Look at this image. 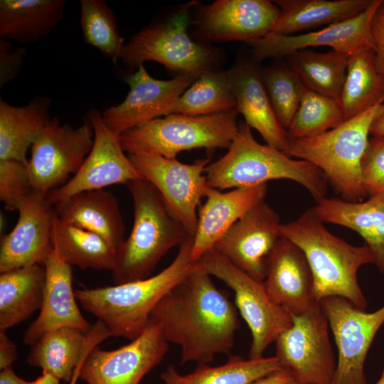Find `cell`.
<instances>
[{
  "label": "cell",
  "instance_id": "cell-1",
  "mask_svg": "<svg viewBox=\"0 0 384 384\" xmlns=\"http://www.w3.org/2000/svg\"><path fill=\"white\" fill-rule=\"evenodd\" d=\"M197 262L196 268L152 310L149 322L159 326L167 342L180 346L181 364L211 363L230 355L240 321L236 306Z\"/></svg>",
  "mask_w": 384,
  "mask_h": 384
},
{
  "label": "cell",
  "instance_id": "cell-2",
  "mask_svg": "<svg viewBox=\"0 0 384 384\" xmlns=\"http://www.w3.org/2000/svg\"><path fill=\"white\" fill-rule=\"evenodd\" d=\"M193 239L186 240L173 261L158 274L113 286L76 289V299L107 327L111 336L134 340L149 325L159 301L196 268Z\"/></svg>",
  "mask_w": 384,
  "mask_h": 384
},
{
  "label": "cell",
  "instance_id": "cell-3",
  "mask_svg": "<svg viewBox=\"0 0 384 384\" xmlns=\"http://www.w3.org/2000/svg\"><path fill=\"white\" fill-rule=\"evenodd\" d=\"M279 235L304 252L312 272L318 302L327 297H340L366 310L367 302L358 281V272L362 266L374 263L368 246H354L333 235L314 207L296 220L281 223Z\"/></svg>",
  "mask_w": 384,
  "mask_h": 384
},
{
  "label": "cell",
  "instance_id": "cell-4",
  "mask_svg": "<svg viewBox=\"0 0 384 384\" xmlns=\"http://www.w3.org/2000/svg\"><path fill=\"white\" fill-rule=\"evenodd\" d=\"M205 174L210 188L220 191L255 186L272 180H291L306 189L316 201L326 197L328 188L326 178L316 166L260 144L245 122L239 123L228 151L209 163Z\"/></svg>",
  "mask_w": 384,
  "mask_h": 384
},
{
  "label": "cell",
  "instance_id": "cell-5",
  "mask_svg": "<svg viewBox=\"0 0 384 384\" xmlns=\"http://www.w3.org/2000/svg\"><path fill=\"white\" fill-rule=\"evenodd\" d=\"M126 185L133 201L134 221L129 237L117 252L111 271L116 284L150 277L170 250L193 237L149 181L138 178Z\"/></svg>",
  "mask_w": 384,
  "mask_h": 384
},
{
  "label": "cell",
  "instance_id": "cell-6",
  "mask_svg": "<svg viewBox=\"0 0 384 384\" xmlns=\"http://www.w3.org/2000/svg\"><path fill=\"white\" fill-rule=\"evenodd\" d=\"M195 1L178 6L167 16L146 26L125 43L119 60L134 73L144 62L162 64L176 76L198 79L221 68L223 54L211 44L195 40L189 32Z\"/></svg>",
  "mask_w": 384,
  "mask_h": 384
},
{
  "label": "cell",
  "instance_id": "cell-7",
  "mask_svg": "<svg viewBox=\"0 0 384 384\" xmlns=\"http://www.w3.org/2000/svg\"><path fill=\"white\" fill-rule=\"evenodd\" d=\"M380 105L320 135L304 139L287 137L285 154L316 166L343 200L363 201L367 193L363 183L361 163L370 126Z\"/></svg>",
  "mask_w": 384,
  "mask_h": 384
},
{
  "label": "cell",
  "instance_id": "cell-8",
  "mask_svg": "<svg viewBox=\"0 0 384 384\" xmlns=\"http://www.w3.org/2000/svg\"><path fill=\"white\" fill-rule=\"evenodd\" d=\"M238 114L236 110L202 116L171 114L118 137L128 154L148 152L176 159L178 153L193 149H228L238 132Z\"/></svg>",
  "mask_w": 384,
  "mask_h": 384
},
{
  "label": "cell",
  "instance_id": "cell-9",
  "mask_svg": "<svg viewBox=\"0 0 384 384\" xmlns=\"http://www.w3.org/2000/svg\"><path fill=\"white\" fill-rule=\"evenodd\" d=\"M197 262L233 291L236 308L252 334L248 358L263 357L268 346L291 326L292 316L271 298L263 281L252 277L215 250Z\"/></svg>",
  "mask_w": 384,
  "mask_h": 384
},
{
  "label": "cell",
  "instance_id": "cell-10",
  "mask_svg": "<svg viewBox=\"0 0 384 384\" xmlns=\"http://www.w3.org/2000/svg\"><path fill=\"white\" fill-rule=\"evenodd\" d=\"M128 156L141 177L156 188L172 213L193 237L201 198L211 188L205 174L209 159L184 164L154 153L137 152Z\"/></svg>",
  "mask_w": 384,
  "mask_h": 384
},
{
  "label": "cell",
  "instance_id": "cell-11",
  "mask_svg": "<svg viewBox=\"0 0 384 384\" xmlns=\"http://www.w3.org/2000/svg\"><path fill=\"white\" fill-rule=\"evenodd\" d=\"M327 318L319 303L292 316L291 326L275 343V357L305 384H330L336 361L331 344Z\"/></svg>",
  "mask_w": 384,
  "mask_h": 384
},
{
  "label": "cell",
  "instance_id": "cell-12",
  "mask_svg": "<svg viewBox=\"0 0 384 384\" xmlns=\"http://www.w3.org/2000/svg\"><path fill=\"white\" fill-rule=\"evenodd\" d=\"M280 9L270 0H217L203 5L195 1L189 32L196 41L250 43L270 33Z\"/></svg>",
  "mask_w": 384,
  "mask_h": 384
},
{
  "label": "cell",
  "instance_id": "cell-13",
  "mask_svg": "<svg viewBox=\"0 0 384 384\" xmlns=\"http://www.w3.org/2000/svg\"><path fill=\"white\" fill-rule=\"evenodd\" d=\"M338 350L330 384H368L364 366L376 334L384 324V305L367 312L340 297L320 301Z\"/></svg>",
  "mask_w": 384,
  "mask_h": 384
},
{
  "label": "cell",
  "instance_id": "cell-14",
  "mask_svg": "<svg viewBox=\"0 0 384 384\" xmlns=\"http://www.w3.org/2000/svg\"><path fill=\"white\" fill-rule=\"evenodd\" d=\"M94 131L89 119L74 128L52 117L31 147L28 163L33 188L44 194L68 181L75 174L93 145Z\"/></svg>",
  "mask_w": 384,
  "mask_h": 384
},
{
  "label": "cell",
  "instance_id": "cell-15",
  "mask_svg": "<svg viewBox=\"0 0 384 384\" xmlns=\"http://www.w3.org/2000/svg\"><path fill=\"white\" fill-rule=\"evenodd\" d=\"M94 131L93 145L79 170L61 186L46 194L54 206L80 192L104 189L105 187L142 178L122 147L118 135L105 124L102 112H88Z\"/></svg>",
  "mask_w": 384,
  "mask_h": 384
},
{
  "label": "cell",
  "instance_id": "cell-16",
  "mask_svg": "<svg viewBox=\"0 0 384 384\" xmlns=\"http://www.w3.org/2000/svg\"><path fill=\"white\" fill-rule=\"evenodd\" d=\"M167 350L159 326L149 322L140 336L126 345L111 351L94 348L83 362L80 378L87 384H139Z\"/></svg>",
  "mask_w": 384,
  "mask_h": 384
},
{
  "label": "cell",
  "instance_id": "cell-17",
  "mask_svg": "<svg viewBox=\"0 0 384 384\" xmlns=\"http://www.w3.org/2000/svg\"><path fill=\"white\" fill-rule=\"evenodd\" d=\"M197 79L176 76L161 80L151 76L144 64L127 76L129 92L120 104L102 112V119L115 134L173 113L180 96Z\"/></svg>",
  "mask_w": 384,
  "mask_h": 384
},
{
  "label": "cell",
  "instance_id": "cell-18",
  "mask_svg": "<svg viewBox=\"0 0 384 384\" xmlns=\"http://www.w3.org/2000/svg\"><path fill=\"white\" fill-rule=\"evenodd\" d=\"M383 0H371L369 6L349 19L299 35L284 36L272 33L248 43L252 55L258 61L269 58H282L310 47L329 46L333 50L351 56L373 49L370 33L372 19Z\"/></svg>",
  "mask_w": 384,
  "mask_h": 384
},
{
  "label": "cell",
  "instance_id": "cell-19",
  "mask_svg": "<svg viewBox=\"0 0 384 384\" xmlns=\"http://www.w3.org/2000/svg\"><path fill=\"white\" fill-rule=\"evenodd\" d=\"M280 218L265 201L250 209L213 250L252 277L264 281L269 257L280 238Z\"/></svg>",
  "mask_w": 384,
  "mask_h": 384
},
{
  "label": "cell",
  "instance_id": "cell-20",
  "mask_svg": "<svg viewBox=\"0 0 384 384\" xmlns=\"http://www.w3.org/2000/svg\"><path fill=\"white\" fill-rule=\"evenodd\" d=\"M17 211L15 227L1 238V273L37 264L44 265L53 247L56 213L46 195L33 190Z\"/></svg>",
  "mask_w": 384,
  "mask_h": 384
},
{
  "label": "cell",
  "instance_id": "cell-21",
  "mask_svg": "<svg viewBox=\"0 0 384 384\" xmlns=\"http://www.w3.org/2000/svg\"><path fill=\"white\" fill-rule=\"evenodd\" d=\"M46 280L40 313L24 333L23 343L32 345L45 333L60 327H72L88 334L92 325L84 318L73 289L72 267L53 246L44 263Z\"/></svg>",
  "mask_w": 384,
  "mask_h": 384
},
{
  "label": "cell",
  "instance_id": "cell-22",
  "mask_svg": "<svg viewBox=\"0 0 384 384\" xmlns=\"http://www.w3.org/2000/svg\"><path fill=\"white\" fill-rule=\"evenodd\" d=\"M260 62L252 54L240 55L227 70L236 110L266 144L285 153L287 131L279 124L265 88Z\"/></svg>",
  "mask_w": 384,
  "mask_h": 384
},
{
  "label": "cell",
  "instance_id": "cell-23",
  "mask_svg": "<svg viewBox=\"0 0 384 384\" xmlns=\"http://www.w3.org/2000/svg\"><path fill=\"white\" fill-rule=\"evenodd\" d=\"M263 282L271 298L292 316L304 314L319 303L304 252L286 238L280 237L272 251Z\"/></svg>",
  "mask_w": 384,
  "mask_h": 384
},
{
  "label": "cell",
  "instance_id": "cell-24",
  "mask_svg": "<svg viewBox=\"0 0 384 384\" xmlns=\"http://www.w3.org/2000/svg\"><path fill=\"white\" fill-rule=\"evenodd\" d=\"M110 336L107 327L99 320L88 334L72 327L52 329L31 345L27 362L69 383L79 363Z\"/></svg>",
  "mask_w": 384,
  "mask_h": 384
},
{
  "label": "cell",
  "instance_id": "cell-25",
  "mask_svg": "<svg viewBox=\"0 0 384 384\" xmlns=\"http://www.w3.org/2000/svg\"><path fill=\"white\" fill-rule=\"evenodd\" d=\"M267 184L233 188L228 191L210 188L200 206L193 239L191 257L197 262L212 250L218 240L244 214L265 200Z\"/></svg>",
  "mask_w": 384,
  "mask_h": 384
},
{
  "label": "cell",
  "instance_id": "cell-26",
  "mask_svg": "<svg viewBox=\"0 0 384 384\" xmlns=\"http://www.w3.org/2000/svg\"><path fill=\"white\" fill-rule=\"evenodd\" d=\"M62 221L97 234L116 252L124 242L118 201L105 189L78 193L53 206Z\"/></svg>",
  "mask_w": 384,
  "mask_h": 384
},
{
  "label": "cell",
  "instance_id": "cell-27",
  "mask_svg": "<svg viewBox=\"0 0 384 384\" xmlns=\"http://www.w3.org/2000/svg\"><path fill=\"white\" fill-rule=\"evenodd\" d=\"M324 223H333L358 233L371 250L374 264L384 274V194L367 201L351 202L324 197L314 207Z\"/></svg>",
  "mask_w": 384,
  "mask_h": 384
},
{
  "label": "cell",
  "instance_id": "cell-28",
  "mask_svg": "<svg viewBox=\"0 0 384 384\" xmlns=\"http://www.w3.org/2000/svg\"><path fill=\"white\" fill-rule=\"evenodd\" d=\"M51 102L36 97L24 106H14L0 99V160L28 164L26 153L51 119Z\"/></svg>",
  "mask_w": 384,
  "mask_h": 384
},
{
  "label": "cell",
  "instance_id": "cell-29",
  "mask_svg": "<svg viewBox=\"0 0 384 384\" xmlns=\"http://www.w3.org/2000/svg\"><path fill=\"white\" fill-rule=\"evenodd\" d=\"M65 0H1L0 37L21 44L47 36L63 19Z\"/></svg>",
  "mask_w": 384,
  "mask_h": 384
},
{
  "label": "cell",
  "instance_id": "cell-30",
  "mask_svg": "<svg viewBox=\"0 0 384 384\" xmlns=\"http://www.w3.org/2000/svg\"><path fill=\"white\" fill-rule=\"evenodd\" d=\"M280 15L271 33L291 36L329 26L364 11L371 0H275Z\"/></svg>",
  "mask_w": 384,
  "mask_h": 384
},
{
  "label": "cell",
  "instance_id": "cell-31",
  "mask_svg": "<svg viewBox=\"0 0 384 384\" xmlns=\"http://www.w3.org/2000/svg\"><path fill=\"white\" fill-rule=\"evenodd\" d=\"M45 280V267L38 264L1 273V331L23 322L41 309Z\"/></svg>",
  "mask_w": 384,
  "mask_h": 384
},
{
  "label": "cell",
  "instance_id": "cell-32",
  "mask_svg": "<svg viewBox=\"0 0 384 384\" xmlns=\"http://www.w3.org/2000/svg\"><path fill=\"white\" fill-rule=\"evenodd\" d=\"M281 368L275 356L252 359L231 355L222 365L200 364L186 375L169 366L160 377L164 384H250Z\"/></svg>",
  "mask_w": 384,
  "mask_h": 384
},
{
  "label": "cell",
  "instance_id": "cell-33",
  "mask_svg": "<svg viewBox=\"0 0 384 384\" xmlns=\"http://www.w3.org/2000/svg\"><path fill=\"white\" fill-rule=\"evenodd\" d=\"M339 102L345 120L384 103V75L376 68L373 49L349 57Z\"/></svg>",
  "mask_w": 384,
  "mask_h": 384
},
{
  "label": "cell",
  "instance_id": "cell-34",
  "mask_svg": "<svg viewBox=\"0 0 384 384\" xmlns=\"http://www.w3.org/2000/svg\"><path fill=\"white\" fill-rule=\"evenodd\" d=\"M52 243L59 256L71 267L110 271L114 268L117 252L103 238L62 221L57 214Z\"/></svg>",
  "mask_w": 384,
  "mask_h": 384
},
{
  "label": "cell",
  "instance_id": "cell-35",
  "mask_svg": "<svg viewBox=\"0 0 384 384\" xmlns=\"http://www.w3.org/2000/svg\"><path fill=\"white\" fill-rule=\"evenodd\" d=\"M349 57L336 50L319 53L304 49L286 58L307 89L339 101Z\"/></svg>",
  "mask_w": 384,
  "mask_h": 384
},
{
  "label": "cell",
  "instance_id": "cell-36",
  "mask_svg": "<svg viewBox=\"0 0 384 384\" xmlns=\"http://www.w3.org/2000/svg\"><path fill=\"white\" fill-rule=\"evenodd\" d=\"M234 110L236 100L227 70L221 68L203 74L187 88L177 100L172 114L202 116Z\"/></svg>",
  "mask_w": 384,
  "mask_h": 384
},
{
  "label": "cell",
  "instance_id": "cell-37",
  "mask_svg": "<svg viewBox=\"0 0 384 384\" xmlns=\"http://www.w3.org/2000/svg\"><path fill=\"white\" fill-rule=\"evenodd\" d=\"M345 121L338 100L306 88L298 110L287 130L289 139L320 135Z\"/></svg>",
  "mask_w": 384,
  "mask_h": 384
},
{
  "label": "cell",
  "instance_id": "cell-38",
  "mask_svg": "<svg viewBox=\"0 0 384 384\" xmlns=\"http://www.w3.org/2000/svg\"><path fill=\"white\" fill-rule=\"evenodd\" d=\"M80 27L86 43L98 49L116 63L119 60L124 40L116 17L105 1H80Z\"/></svg>",
  "mask_w": 384,
  "mask_h": 384
},
{
  "label": "cell",
  "instance_id": "cell-39",
  "mask_svg": "<svg viewBox=\"0 0 384 384\" xmlns=\"http://www.w3.org/2000/svg\"><path fill=\"white\" fill-rule=\"evenodd\" d=\"M261 75L275 115L287 131L306 87L290 68H262Z\"/></svg>",
  "mask_w": 384,
  "mask_h": 384
},
{
  "label": "cell",
  "instance_id": "cell-40",
  "mask_svg": "<svg viewBox=\"0 0 384 384\" xmlns=\"http://www.w3.org/2000/svg\"><path fill=\"white\" fill-rule=\"evenodd\" d=\"M33 190L28 164L14 159L0 160V200L6 210H18Z\"/></svg>",
  "mask_w": 384,
  "mask_h": 384
},
{
  "label": "cell",
  "instance_id": "cell-41",
  "mask_svg": "<svg viewBox=\"0 0 384 384\" xmlns=\"http://www.w3.org/2000/svg\"><path fill=\"white\" fill-rule=\"evenodd\" d=\"M361 174L367 195L384 194V137L369 139L362 159Z\"/></svg>",
  "mask_w": 384,
  "mask_h": 384
},
{
  "label": "cell",
  "instance_id": "cell-42",
  "mask_svg": "<svg viewBox=\"0 0 384 384\" xmlns=\"http://www.w3.org/2000/svg\"><path fill=\"white\" fill-rule=\"evenodd\" d=\"M26 49L14 48L6 38L0 37V87L18 77L23 65Z\"/></svg>",
  "mask_w": 384,
  "mask_h": 384
},
{
  "label": "cell",
  "instance_id": "cell-43",
  "mask_svg": "<svg viewBox=\"0 0 384 384\" xmlns=\"http://www.w3.org/2000/svg\"><path fill=\"white\" fill-rule=\"evenodd\" d=\"M370 33L375 65L379 73L384 75V1L372 19Z\"/></svg>",
  "mask_w": 384,
  "mask_h": 384
},
{
  "label": "cell",
  "instance_id": "cell-44",
  "mask_svg": "<svg viewBox=\"0 0 384 384\" xmlns=\"http://www.w3.org/2000/svg\"><path fill=\"white\" fill-rule=\"evenodd\" d=\"M250 384H305L290 370L281 368L273 371Z\"/></svg>",
  "mask_w": 384,
  "mask_h": 384
},
{
  "label": "cell",
  "instance_id": "cell-45",
  "mask_svg": "<svg viewBox=\"0 0 384 384\" xmlns=\"http://www.w3.org/2000/svg\"><path fill=\"white\" fill-rule=\"evenodd\" d=\"M6 331L0 330V369L12 366L17 358L15 343L6 335Z\"/></svg>",
  "mask_w": 384,
  "mask_h": 384
},
{
  "label": "cell",
  "instance_id": "cell-46",
  "mask_svg": "<svg viewBox=\"0 0 384 384\" xmlns=\"http://www.w3.org/2000/svg\"><path fill=\"white\" fill-rule=\"evenodd\" d=\"M370 133L373 136L384 137V103L380 105L372 122Z\"/></svg>",
  "mask_w": 384,
  "mask_h": 384
},
{
  "label": "cell",
  "instance_id": "cell-47",
  "mask_svg": "<svg viewBox=\"0 0 384 384\" xmlns=\"http://www.w3.org/2000/svg\"><path fill=\"white\" fill-rule=\"evenodd\" d=\"M0 384H28V381L18 376L11 366L1 370Z\"/></svg>",
  "mask_w": 384,
  "mask_h": 384
},
{
  "label": "cell",
  "instance_id": "cell-48",
  "mask_svg": "<svg viewBox=\"0 0 384 384\" xmlns=\"http://www.w3.org/2000/svg\"><path fill=\"white\" fill-rule=\"evenodd\" d=\"M60 380L54 375L42 373V375L33 381H28V384H60Z\"/></svg>",
  "mask_w": 384,
  "mask_h": 384
},
{
  "label": "cell",
  "instance_id": "cell-49",
  "mask_svg": "<svg viewBox=\"0 0 384 384\" xmlns=\"http://www.w3.org/2000/svg\"><path fill=\"white\" fill-rule=\"evenodd\" d=\"M87 357H85L80 363L79 365L78 366V367L76 368L75 370V373H74V375L71 379V380L68 383V384H77V382H78V378H80V370H81V368H82V366L83 364V362L85 361V358Z\"/></svg>",
  "mask_w": 384,
  "mask_h": 384
},
{
  "label": "cell",
  "instance_id": "cell-50",
  "mask_svg": "<svg viewBox=\"0 0 384 384\" xmlns=\"http://www.w3.org/2000/svg\"><path fill=\"white\" fill-rule=\"evenodd\" d=\"M383 356H384V351H383ZM375 384H384V367L383 368L381 375L378 380V381L375 383Z\"/></svg>",
  "mask_w": 384,
  "mask_h": 384
}]
</instances>
